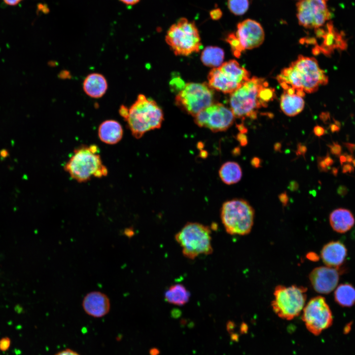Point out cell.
<instances>
[{"instance_id":"obj_23","label":"cell","mask_w":355,"mask_h":355,"mask_svg":"<svg viewBox=\"0 0 355 355\" xmlns=\"http://www.w3.org/2000/svg\"><path fill=\"white\" fill-rule=\"evenodd\" d=\"M302 97L296 93L289 94L284 91L280 99V107L287 116H294L301 112L304 107Z\"/></svg>"},{"instance_id":"obj_57","label":"cell","mask_w":355,"mask_h":355,"mask_svg":"<svg viewBox=\"0 0 355 355\" xmlns=\"http://www.w3.org/2000/svg\"><path fill=\"white\" fill-rule=\"evenodd\" d=\"M333 121H334V124H335L336 125H337V126H338L339 127H340V126H341V123H340V122L339 121H337V120H335L334 119H333Z\"/></svg>"},{"instance_id":"obj_9","label":"cell","mask_w":355,"mask_h":355,"mask_svg":"<svg viewBox=\"0 0 355 355\" xmlns=\"http://www.w3.org/2000/svg\"><path fill=\"white\" fill-rule=\"evenodd\" d=\"M302 319L308 330L314 335H320L333 322L330 308L325 299L320 296L312 298L304 306Z\"/></svg>"},{"instance_id":"obj_16","label":"cell","mask_w":355,"mask_h":355,"mask_svg":"<svg viewBox=\"0 0 355 355\" xmlns=\"http://www.w3.org/2000/svg\"><path fill=\"white\" fill-rule=\"evenodd\" d=\"M320 255L326 266L338 268L346 259L347 250L342 242L331 241L323 246Z\"/></svg>"},{"instance_id":"obj_29","label":"cell","mask_w":355,"mask_h":355,"mask_svg":"<svg viewBox=\"0 0 355 355\" xmlns=\"http://www.w3.org/2000/svg\"><path fill=\"white\" fill-rule=\"evenodd\" d=\"M226 41L230 44L233 55L239 58L244 48L242 46L238 38L234 33L229 34L226 38Z\"/></svg>"},{"instance_id":"obj_8","label":"cell","mask_w":355,"mask_h":355,"mask_svg":"<svg viewBox=\"0 0 355 355\" xmlns=\"http://www.w3.org/2000/svg\"><path fill=\"white\" fill-rule=\"evenodd\" d=\"M214 92L208 83H187L177 94V106L186 113L195 116L213 103Z\"/></svg>"},{"instance_id":"obj_25","label":"cell","mask_w":355,"mask_h":355,"mask_svg":"<svg viewBox=\"0 0 355 355\" xmlns=\"http://www.w3.org/2000/svg\"><path fill=\"white\" fill-rule=\"evenodd\" d=\"M218 174L221 180L227 185L238 182L242 177V171L240 166L233 161L223 163L219 170Z\"/></svg>"},{"instance_id":"obj_40","label":"cell","mask_w":355,"mask_h":355,"mask_svg":"<svg viewBox=\"0 0 355 355\" xmlns=\"http://www.w3.org/2000/svg\"><path fill=\"white\" fill-rule=\"evenodd\" d=\"M342 166V172L344 174L347 173H351L354 171V167L349 164H344Z\"/></svg>"},{"instance_id":"obj_10","label":"cell","mask_w":355,"mask_h":355,"mask_svg":"<svg viewBox=\"0 0 355 355\" xmlns=\"http://www.w3.org/2000/svg\"><path fill=\"white\" fill-rule=\"evenodd\" d=\"M199 127L218 132L227 130L233 123L235 116L231 109L219 103H213L194 116Z\"/></svg>"},{"instance_id":"obj_39","label":"cell","mask_w":355,"mask_h":355,"mask_svg":"<svg viewBox=\"0 0 355 355\" xmlns=\"http://www.w3.org/2000/svg\"><path fill=\"white\" fill-rule=\"evenodd\" d=\"M55 355H80L76 352L72 351V350L67 349L63 351H61Z\"/></svg>"},{"instance_id":"obj_13","label":"cell","mask_w":355,"mask_h":355,"mask_svg":"<svg viewBox=\"0 0 355 355\" xmlns=\"http://www.w3.org/2000/svg\"><path fill=\"white\" fill-rule=\"evenodd\" d=\"M340 272L337 268L320 266L314 269L309 279L314 289L321 294H328L337 286Z\"/></svg>"},{"instance_id":"obj_20","label":"cell","mask_w":355,"mask_h":355,"mask_svg":"<svg viewBox=\"0 0 355 355\" xmlns=\"http://www.w3.org/2000/svg\"><path fill=\"white\" fill-rule=\"evenodd\" d=\"M208 79V84L211 88L224 93L231 94L242 85L230 81L219 67L211 70Z\"/></svg>"},{"instance_id":"obj_37","label":"cell","mask_w":355,"mask_h":355,"mask_svg":"<svg viewBox=\"0 0 355 355\" xmlns=\"http://www.w3.org/2000/svg\"><path fill=\"white\" fill-rule=\"evenodd\" d=\"M314 133L318 137H320L324 134L325 130L323 127L319 125H316L314 128Z\"/></svg>"},{"instance_id":"obj_2","label":"cell","mask_w":355,"mask_h":355,"mask_svg":"<svg viewBox=\"0 0 355 355\" xmlns=\"http://www.w3.org/2000/svg\"><path fill=\"white\" fill-rule=\"evenodd\" d=\"M163 119V111L157 104L144 95L140 94L128 108L124 120L132 135L140 139L146 132L160 128Z\"/></svg>"},{"instance_id":"obj_51","label":"cell","mask_w":355,"mask_h":355,"mask_svg":"<svg viewBox=\"0 0 355 355\" xmlns=\"http://www.w3.org/2000/svg\"><path fill=\"white\" fill-rule=\"evenodd\" d=\"M339 159L340 163L342 165H343V164H344L345 162H347L346 157L345 154L343 155H340Z\"/></svg>"},{"instance_id":"obj_52","label":"cell","mask_w":355,"mask_h":355,"mask_svg":"<svg viewBox=\"0 0 355 355\" xmlns=\"http://www.w3.org/2000/svg\"><path fill=\"white\" fill-rule=\"evenodd\" d=\"M241 153V149L239 147H235L233 150V154L235 156H238Z\"/></svg>"},{"instance_id":"obj_5","label":"cell","mask_w":355,"mask_h":355,"mask_svg":"<svg viewBox=\"0 0 355 355\" xmlns=\"http://www.w3.org/2000/svg\"><path fill=\"white\" fill-rule=\"evenodd\" d=\"M221 219L227 233L245 235L251 231L254 221V210L242 199H234L224 202L221 209Z\"/></svg>"},{"instance_id":"obj_30","label":"cell","mask_w":355,"mask_h":355,"mask_svg":"<svg viewBox=\"0 0 355 355\" xmlns=\"http://www.w3.org/2000/svg\"><path fill=\"white\" fill-rule=\"evenodd\" d=\"M328 146L330 148L332 154L336 156L341 155L342 148L338 143L333 142L332 144L328 145Z\"/></svg>"},{"instance_id":"obj_36","label":"cell","mask_w":355,"mask_h":355,"mask_svg":"<svg viewBox=\"0 0 355 355\" xmlns=\"http://www.w3.org/2000/svg\"><path fill=\"white\" fill-rule=\"evenodd\" d=\"M318 165L320 171L326 172L329 169V168L325 165L323 158H319L318 160Z\"/></svg>"},{"instance_id":"obj_41","label":"cell","mask_w":355,"mask_h":355,"mask_svg":"<svg viewBox=\"0 0 355 355\" xmlns=\"http://www.w3.org/2000/svg\"><path fill=\"white\" fill-rule=\"evenodd\" d=\"M337 193L341 196H344L348 193V189L344 185H340L337 189Z\"/></svg>"},{"instance_id":"obj_1","label":"cell","mask_w":355,"mask_h":355,"mask_svg":"<svg viewBox=\"0 0 355 355\" xmlns=\"http://www.w3.org/2000/svg\"><path fill=\"white\" fill-rule=\"evenodd\" d=\"M97 145H82L76 148L64 166V170L78 182L88 181L92 178H101L108 171L103 164Z\"/></svg>"},{"instance_id":"obj_59","label":"cell","mask_w":355,"mask_h":355,"mask_svg":"<svg viewBox=\"0 0 355 355\" xmlns=\"http://www.w3.org/2000/svg\"></svg>"},{"instance_id":"obj_35","label":"cell","mask_w":355,"mask_h":355,"mask_svg":"<svg viewBox=\"0 0 355 355\" xmlns=\"http://www.w3.org/2000/svg\"><path fill=\"white\" fill-rule=\"evenodd\" d=\"M279 198L284 207H285L287 205L288 202V197L286 191L279 194Z\"/></svg>"},{"instance_id":"obj_50","label":"cell","mask_w":355,"mask_h":355,"mask_svg":"<svg viewBox=\"0 0 355 355\" xmlns=\"http://www.w3.org/2000/svg\"><path fill=\"white\" fill-rule=\"evenodd\" d=\"M344 144L351 152L353 153L354 151L355 150V144L347 142L345 143Z\"/></svg>"},{"instance_id":"obj_42","label":"cell","mask_w":355,"mask_h":355,"mask_svg":"<svg viewBox=\"0 0 355 355\" xmlns=\"http://www.w3.org/2000/svg\"><path fill=\"white\" fill-rule=\"evenodd\" d=\"M299 188L298 183L295 181H291L290 182L288 185V188L292 191H294L297 190Z\"/></svg>"},{"instance_id":"obj_14","label":"cell","mask_w":355,"mask_h":355,"mask_svg":"<svg viewBox=\"0 0 355 355\" xmlns=\"http://www.w3.org/2000/svg\"><path fill=\"white\" fill-rule=\"evenodd\" d=\"M236 35L242 46L246 49H252L259 46L264 40L265 34L261 24L248 19L237 25Z\"/></svg>"},{"instance_id":"obj_48","label":"cell","mask_w":355,"mask_h":355,"mask_svg":"<svg viewBox=\"0 0 355 355\" xmlns=\"http://www.w3.org/2000/svg\"><path fill=\"white\" fill-rule=\"evenodd\" d=\"M320 117L323 121L326 122L330 118L329 113L328 112H322L320 114Z\"/></svg>"},{"instance_id":"obj_31","label":"cell","mask_w":355,"mask_h":355,"mask_svg":"<svg viewBox=\"0 0 355 355\" xmlns=\"http://www.w3.org/2000/svg\"><path fill=\"white\" fill-rule=\"evenodd\" d=\"M10 339L8 337H4L0 340V350L1 351H7L10 345Z\"/></svg>"},{"instance_id":"obj_28","label":"cell","mask_w":355,"mask_h":355,"mask_svg":"<svg viewBox=\"0 0 355 355\" xmlns=\"http://www.w3.org/2000/svg\"><path fill=\"white\" fill-rule=\"evenodd\" d=\"M228 7L231 12L235 15H242L248 9V0H228Z\"/></svg>"},{"instance_id":"obj_55","label":"cell","mask_w":355,"mask_h":355,"mask_svg":"<svg viewBox=\"0 0 355 355\" xmlns=\"http://www.w3.org/2000/svg\"><path fill=\"white\" fill-rule=\"evenodd\" d=\"M351 324L350 323L347 324V325L345 327V329H344L345 332H346V333H348L350 331V330L351 329Z\"/></svg>"},{"instance_id":"obj_45","label":"cell","mask_w":355,"mask_h":355,"mask_svg":"<svg viewBox=\"0 0 355 355\" xmlns=\"http://www.w3.org/2000/svg\"><path fill=\"white\" fill-rule=\"evenodd\" d=\"M23 0H3L4 2L10 6H14L19 3Z\"/></svg>"},{"instance_id":"obj_24","label":"cell","mask_w":355,"mask_h":355,"mask_svg":"<svg viewBox=\"0 0 355 355\" xmlns=\"http://www.w3.org/2000/svg\"><path fill=\"white\" fill-rule=\"evenodd\" d=\"M190 293L183 284L171 285L165 292V300L170 304L181 306L189 300Z\"/></svg>"},{"instance_id":"obj_4","label":"cell","mask_w":355,"mask_h":355,"mask_svg":"<svg viewBox=\"0 0 355 355\" xmlns=\"http://www.w3.org/2000/svg\"><path fill=\"white\" fill-rule=\"evenodd\" d=\"M211 230L208 226L198 222L187 223L175 235L183 255L194 259L200 255L212 253Z\"/></svg>"},{"instance_id":"obj_21","label":"cell","mask_w":355,"mask_h":355,"mask_svg":"<svg viewBox=\"0 0 355 355\" xmlns=\"http://www.w3.org/2000/svg\"><path fill=\"white\" fill-rule=\"evenodd\" d=\"M355 218L350 211L339 208L333 211L329 215V222L336 232L344 233L349 231L355 224Z\"/></svg>"},{"instance_id":"obj_26","label":"cell","mask_w":355,"mask_h":355,"mask_svg":"<svg viewBox=\"0 0 355 355\" xmlns=\"http://www.w3.org/2000/svg\"><path fill=\"white\" fill-rule=\"evenodd\" d=\"M335 302L343 307H351L355 304V288L346 283L338 285L334 292Z\"/></svg>"},{"instance_id":"obj_44","label":"cell","mask_w":355,"mask_h":355,"mask_svg":"<svg viewBox=\"0 0 355 355\" xmlns=\"http://www.w3.org/2000/svg\"><path fill=\"white\" fill-rule=\"evenodd\" d=\"M120 1H121L122 3L128 5H133L137 4L138 3L140 0H119Z\"/></svg>"},{"instance_id":"obj_58","label":"cell","mask_w":355,"mask_h":355,"mask_svg":"<svg viewBox=\"0 0 355 355\" xmlns=\"http://www.w3.org/2000/svg\"><path fill=\"white\" fill-rule=\"evenodd\" d=\"M352 163H353V165L355 167V159H354V160H353Z\"/></svg>"},{"instance_id":"obj_22","label":"cell","mask_w":355,"mask_h":355,"mask_svg":"<svg viewBox=\"0 0 355 355\" xmlns=\"http://www.w3.org/2000/svg\"><path fill=\"white\" fill-rule=\"evenodd\" d=\"M221 71L232 81L242 85L250 78V74L235 60H231L219 67Z\"/></svg>"},{"instance_id":"obj_19","label":"cell","mask_w":355,"mask_h":355,"mask_svg":"<svg viewBox=\"0 0 355 355\" xmlns=\"http://www.w3.org/2000/svg\"><path fill=\"white\" fill-rule=\"evenodd\" d=\"M123 130L119 122L113 119H108L102 122L98 128V136L103 142L114 144L122 139Z\"/></svg>"},{"instance_id":"obj_43","label":"cell","mask_w":355,"mask_h":355,"mask_svg":"<svg viewBox=\"0 0 355 355\" xmlns=\"http://www.w3.org/2000/svg\"><path fill=\"white\" fill-rule=\"evenodd\" d=\"M323 160L325 165L329 168L333 164V159L330 157L328 154L326 156L323 158Z\"/></svg>"},{"instance_id":"obj_46","label":"cell","mask_w":355,"mask_h":355,"mask_svg":"<svg viewBox=\"0 0 355 355\" xmlns=\"http://www.w3.org/2000/svg\"><path fill=\"white\" fill-rule=\"evenodd\" d=\"M237 127L239 130L240 133L245 134L248 132L247 128L244 126L243 124H240L237 125Z\"/></svg>"},{"instance_id":"obj_27","label":"cell","mask_w":355,"mask_h":355,"mask_svg":"<svg viewBox=\"0 0 355 355\" xmlns=\"http://www.w3.org/2000/svg\"><path fill=\"white\" fill-rule=\"evenodd\" d=\"M224 58L222 49L217 46H208L201 53V60L205 66L213 68L221 65Z\"/></svg>"},{"instance_id":"obj_54","label":"cell","mask_w":355,"mask_h":355,"mask_svg":"<svg viewBox=\"0 0 355 355\" xmlns=\"http://www.w3.org/2000/svg\"><path fill=\"white\" fill-rule=\"evenodd\" d=\"M346 157V160L347 162L349 163H352L353 160H354V157L352 154H345Z\"/></svg>"},{"instance_id":"obj_17","label":"cell","mask_w":355,"mask_h":355,"mask_svg":"<svg viewBox=\"0 0 355 355\" xmlns=\"http://www.w3.org/2000/svg\"><path fill=\"white\" fill-rule=\"evenodd\" d=\"M327 31H325L323 42L320 46L318 45L320 53L325 56L329 57L333 53L335 49L340 50H346L348 45L343 36L333 27L331 22L326 25Z\"/></svg>"},{"instance_id":"obj_11","label":"cell","mask_w":355,"mask_h":355,"mask_svg":"<svg viewBox=\"0 0 355 355\" xmlns=\"http://www.w3.org/2000/svg\"><path fill=\"white\" fill-rule=\"evenodd\" d=\"M298 71L305 93L317 91L320 86L328 83V78L314 57L299 55L291 64Z\"/></svg>"},{"instance_id":"obj_3","label":"cell","mask_w":355,"mask_h":355,"mask_svg":"<svg viewBox=\"0 0 355 355\" xmlns=\"http://www.w3.org/2000/svg\"><path fill=\"white\" fill-rule=\"evenodd\" d=\"M268 85L265 79L253 76L231 93L230 109L235 117L256 118L258 109L267 106L261 100L260 91Z\"/></svg>"},{"instance_id":"obj_18","label":"cell","mask_w":355,"mask_h":355,"mask_svg":"<svg viewBox=\"0 0 355 355\" xmlns=\"http://www.w3.org/2000/svg\"><path fill=\"white\" fill-rule=\"evenodd\" d=\"M108 84L106 77L101 73L92 72L88 74L83 82V90L92 98L102 97L106 93Z\"/></svg>"},{"instance_id":"obj_53","label":"cell","mask_w":355,"mask_h":355,"mask_svg":"<svg viewBox=\"0 0 355 355\" xmlns=\"http://www.w3.org/2000/svg\"><path fill=\"white\" fill-rule=\"evenodd\" d=\"M281 147L282 145L281 143L280 142H276L274 146V149L276 151H280Z\"/></svg>"},{"instance_id":"obj_38","label":"cell","mask_w":355,"mask_h":355,"mask_svg":"<svg viewBox=\"0 0 355 355\" xmlns=\"http://www.w3.org/2000/svg\"><path fill=\"white\" fill-rule=\"evenodd\" d=\"M250 163L252 167L258 168L261 166V160L257 157H254L251 159Z\"/></svg>"},{"instance_id":"obj_34","label":"cell","mask_w":355,"mask_h":355,"mask_svg":"<svg viewBox=\"0 0 355 355\" xmlns=\"http://www.w3.org/2000/svg\"><path fill=\"white\" fill-rule=\"evenodd\" d=\"M307 150V148L305 145L301 143H299L297 144L296 154L297 155H302L304 157Z\"/></svg>"},{"instance_id":"obj_12","label":"cell","mask_w":355,"mask_h":355,"mask_svg":"<svg viewBox=\"0 0 355 355\" xmlns=\"http://www.w3.org/2000/svg\"><path fill=\"white\" fill-rule=\"evenodd\" d=\"M296 7L299 24L306 28H319L331 18L326 0H301Z\"/></svg>"},{"instance_id":"obj_6","label":"cell","mask_w":355,"mask_h":355,"mask_svg":"<svg viewBox=\"0 0 355 355\" xmlns=\"http://www.w3.org/2000/svg\"><path fill=\"white\" fill-rule=\"evenodd\" d=\"M165 40L176 55L188 56L199 51L202 46L195 24L185 18L179 19L170 27Z\"/></svg>"},{"instance_id":"obj_32","label":"cell","mask_w":355,"mask_h":355,"mask_svg":"<svg viewBox=\"0 0 355 355\" xmlns=\"http://www.w3.org/2000/svg\"><path fill=\"white\" fill-rule=\"evenodd\" d=\"M236 138L242 146H245L248 144V139L245 134L240 133L237 135Z\"/></svg>"},{"instance_id":"obj_47","label":"cell","mask_w":355,"mask_h":355,"mask_svg":"<svg viewBox=\"0 0 355 355\" xmlns=\"http://www.w3.org/2000/svg\"><path fill=\"white\" fill-rule=\"evenodd\" d=\"M9 156V152L6 149H2L0 150V157L2 159H5Z\"/></svg>"},{"instance_id":"obj_33","label":"cell","mask_w":355,"mask_h":355,"mask_svg":"<svg viewBox=\"0 0 355 355\" xmlns=\"http://www.w3.org/2000/svg\"><path fill=\"white\" fill-rule=\"evenodd\" d=\"M210 16L213 20H218L222 16V12L219 8L212 10L210 13Z\"/></svg>"},{"instance_id":"obj_49","label":"cell","mask_w":355,"mask_h":355,"mask_svg":"<svg viewBox=\"0 0 355 355\" xmlns=\"http://www.w3.org/2000/svg\"><path fill=\"white\" fill-rule=\"evenodd\" d=\"M330 129L332 133L338 132L340 130V127L336 125L335 124H331L330 125Z\"/></svg>"},{"instance_id":"obj_7","label":"cell","mask_w":355,"mask_h":355,"mask_svg":"<svg viewBox=\"0 0 355 355\" xmlns=\"http://www.w3.org/2000/svg\"><path fill=\"white\" fill-rule=\"evenodd\" d=\"M307 291V288L303 286L277 285L271 303L273 311L278 317L286 320L297 317L305 306Z\"/></svg>"},{"instance_id":"obj_56","label":"cell","mask_w":355,"mask_h":355,"mask_svg":"<svg viewBox=\"0 0 355 355\" xmlns=\"http://www.w3.org/2000/svg\"><path fill=\"white\" fill-rule=\"evenodd\" d=\"M332 173L334 176H336L338 173V169L335 168L332 169Z\"/></svg>"},{"instance_id":"obj_15","label":"cell","mask_w":355,"mask_h":355,"mask_svg":"<svg viewBox=\"0 0 355 355\" xmlns=\"http://www.w3.org/2000/svg\"><path fill=\"white\" fill-rule=\"evenodd\" d=\"M82 306L84 312L94 318H101L107 315L110 309L109 297L99 291L88 292L84 297Z\"/></svg>"}]
</instances>
